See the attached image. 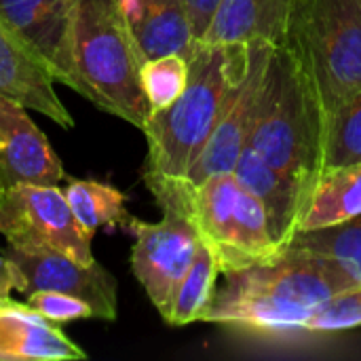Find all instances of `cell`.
<instances>
[{
	"instance_id": "cell-1",
	"label": "cell",
	"mask_w": 361,
	"mask_h": 361,
	"mask_svg": "<svg viewBox=\"0 0 361 361\" xmlns=\"http://www.w3.org/2000/svg\"><path fill=\"white\" fill-rule=\"evenodd\" d=\"M203 322L258 334L305 332L309 317L357 283L332 260L290 245L277 260L224 275Z\"/></svg>"
},
{
	"instance_id": "cell-2",
	"label": "cell",
	"mask_w": 361,
	"mask_h": 361,
	"mask_svg": "<svg viewBox=\"0 0 361 361\" xmlns=\"http://www.w3.org/2000/svg\"><path fill=\"white\" fill-rule=\"evenodd\" d=\"M184 93L144 127V182H182L222 121L250 66V44L197 42Z\"/></svg>"
},
{
	"instance_id": "cell-3",
	"label": "cell",
	"mask_w": 361,
	"mask_h": 361,
	"mask_svg": "<svg viewBox=\"0 0 361 361\" xmlns=\"http://www.w3.org/2000/svg\"><path fill=\"white\" fill-rule=\"evenodd\" d=\"M70 57L76 91L99 110L146 127L152 108L142 89L146 61L121 0H78Z\"/></svg>"
},
{
	"instance_id": "cell-4",
	"label": "cell",
	"mask_w": 361,
	"mask_h": 361,
	"mask_svg": "<svg viewBox=\"0 0 361 361\" xmlns=\"http://www.w3.org/2000/svg\"><path fill=\"white\" fill-rule=\"evenodd\" d=\"M247 146L296 180L311 197L322 178L324 121L296 59L283 44L271 51L260 110Z\"/></svg>"
},
{
	"instance_id": "cell-5",
	"label": "cell",
	"mask_w": 361,
	"mask_h": 361,
	"mask_svg": "<svg viewBox=\"0 0 361 361\" xmlns=\"http://www.w3.org/2000/svg\"><path fill=\"white\" fill-rule=\"evenodd\" d=\"M322 112V121L361 91V0H292L281 42Z\"/></svg>"
},
{
	"instance_id": "cell-6",
	"label": "cell",
	"mask_w": 361,
	"mask_h": 361,
	"mask_svg": "<svg viewBox=\"0 0 361 361\" xmlns=\"http://www.w3.org/2000/svg\"><path fill=\"white\" fill-rule=\"evenodd\" d=\"M176 184L203 245L216 256L220 275L273 262L288 250L275 241L264 205L235 173L212 176L192 188Z\"/></svg>"
},
{
	"instance_id": "cell-7",
	"label": "cell",
	"mask_w": 361,
	"mask_h": 361,
	"mask_svg": "<svg viewBox=\"0 0 361 361\" xmlns=\"http://www.w3.org/2000/svg\"><path fill=\"white\" fill-rule=\"evenodd\" d=\"M154 201L163 209L159 222L133 218L129 231L135 237L131 247V271L154 309L165 319L178 286L188 273L199 247L203 245L176 182H146Z\"/></svg>"
},
{
	"instance_id": "cell-8",
	"label": "cell",
	"mask_w": 361,
	"mask_h": 361,
	"mask_svg": "<svg viewBox=\"0 0 361 361\" xmlns=\"http://www.w3.org/2000/svg\"><path fill=\"white\" fill-rule=\"evenodd\" d=\"M0 235L25 252L57 250L82 264L95 262L93 237L80 228L57 184H15L2 190Z\"/></svg>"
},
{
	"instance_id": "cell-9",
	"label": "cell",
	"mask_w": 361,
	"mask_h": 361,
	"mask_svg": "<svg viewBox=\"0 0 361 361\" xmlns=\"http://www.w3.org/2000/svg\"><path fill=\"white\" fill-rule=\"evenodd\" d=\"M4 256L19 269L21 286L17 292H63L91 305L95 319L114 322L118 317V283L97 260L82 264L57 250L25 252L8 245Z\"/></svg>"
},
{
	"instance_id": "cell-10",
	"label": "cell",
	"mask_w": 361,
	"mask_h": 361,
	"mask_svg": "<svg viewBox=\"0 0 361 361\" xmlns=\"http://www.w3.org/2000/svg\"><path fill=\"white\" fill-rule=\"evenodd\" d=\"M275 44L271 42H252L250 44V66L243 82L239 85L235 97L231 99L228 110L222 121L209 135L201 154L192 163L190 171L182 180L186 186H199L212 176L233 173L239 157L247 148L254 123L260 110V97L267 76L269 57Z\"/></svg>"
},
{
	"instance_id": "cell-11",
	"label": "cell",
	"mask_w": 361,
	"mask_h": 361,
	"mask_svg": "<svg viewBox=\"0 0 361 361\" xmlns=\"http://www.w3.org/2000/svg\"><path fill=\"white\" fill-rule=\"evenodd\" d=\"M61 161L27 108L0 93V192L15 184H59Z\"/></svg>"
},
{
	"instance_id": "cell-12",
	"label": "cell",
	"mask_w": 361,
	"mask_h": 361,
	"mask_svg": "<svg viewBox=\"0 0 361 361\" xmlns=\"http://www.w3.org/2000/svg\"><path fill=\"white\" fill-rule=\"evenodd\" d=\"M78 0H0V17L34 49L51 78L76 91L70 57Z\"/></svg>"
},
{
	"instance_id": "cell-13",
	"label": "cell",
	"mask_w": 361,
	"mask_h": 361,
	"mask_svg": "<svg viewBox=\"0 0 361 361\" xmlns=\"http://www.w3.org/2000/svg\"><path fill=\"white\" fill-rule=\"evenodd\" d=\"M0 93L17 99L63 129L74 118L55 93V80L34 49L0 17Z\"/></svg>"
},
{
	"instance_id": "cell-14",
	"label": "cell",
	"mask_w": 361,
	"mask_h": 361,
	"mask_svg": "<svg viewBox=\"0 0 361 361\" xmlns=\"http://www.w3.org/2000/svg\"><path fill=\"white\" fill-rule=\"evenodd\" d=\"M87 353L68 338L59 324L36 313L27 302L0 298V361H78Z\"/></svg>"
},
{
	"instance_id": "cell-15",
	"label": "cell",
	"mask_w": 361,
	"mask_h": 361,
	"mask_svg": "<svg viewBox=\"0 0 361 361\" xmlns=\"http://www.w3.org/2000/svg\"><path fill=\"white\" fill-rule=\"evenodd\" d=\"M235 178L264 205L271 233L286 250L298 233L300 218L307 207V192L302 186L264 161L250 146L243 150L235 165Z\"/></svg>"
},
{
	"instance_id": "cell-16",
	"label": "cell",
	"mask_w": 361,
	"mask_h": 361,
	"mask_svg": "<svg viewBox=\"0 0 361 361\" xmlns=\"http://www.w3.org/2000/svg\"><path fill=\"white\" fill-rule=\"evenodd\" d=\"M292 0H220L201 42L252 44L286 40Z\"/></svg>"
},
{
	"instance_id": "cell-17",
	"label": "cell",
	"mask_w": 361,
	"mask_h": 361,
	"mask_svg": "<svg viewBox=\"0 0 361 361\" xmlns=\"http://www.w3.org/2000/svg\"><path fill=\"white\" fill-rule=\"evenodd\" d=\"M129 23L146 59L169 53L190 59L197 47L186 0H140Z\"/></svg>"
},
{
	"instance_id": "cell-18",
	"label": "cell",
	"mask_w": 361,
	"mask_h": 361,
	"mask_svg": "<svg viewBox=\"0 0 361 361\" xmlns=\"http://www.w3.org/2000/svg\"><path fill=\"white\" fill-rule=\"evenodd\" d=\"M361 214V163L326 171L305 207L300 231L334 226Z\"/></svg>"
},
{
	"instance_id": "cell-19",
	"label": "cell",
	"mask_w": 361,
	"mask_h": 361,
	"mask_svg": "<svg viewBox=\"0 0 361 361\" xmlns=\"http://www.w3.org/2000/svg\"><path fill=\"white\" fill-rule=\"evenodd\" d=\"M63 195L76 222L89 237L106 226L129 228L133 220V216H129L125 207V195L110 184L93 180H72L63 188Z\"/></svg>"
},
{
	"instance_id": "cell-20",
	"label": "cell",
	"mask_w": 361,
	"mask_h": 361,
	"mask_svg": "<svg viewBox=\"0 0 361 361\" xmlns=\"http://www.w3.org/2000/svg\"><path fill=\"white\" fill-rule=\"evenodd\" d=\"M220 275L216 256L207 245H201L188 273L184 275L178 292L173 296L171 309L165 317V324L173 328H182L195 322H203L214 296H216V279Z\"/></svg>"
},
{
	"instance_id": "cell-21",
	"label": "cell",
	"mask_w": 361,
	"mask_h": 361,
	"mask_svg": "<svg viewBox=\"0 0 361 361\" xmlns=\"http://www.w3.org/2000/svg\"><path fill=\"white\" fill-rule=\"evenodd\" d=\"M290 245L307 247L332 260L361 286V214L334 226L300 231L294 235Z\"/></svg>"
},
{
	"instance_id": "cell-22",
	"label": "cell",
	"mask_w": 361,
	"mask_h": 361,
	"mask_svg": "<svg viewBox=\"0 0 361 361\" xmlns=\"http://www.w3.org/2000/svg\"><path fill=\"white\" fill-rule=\"evenodd\" d=\"M361 163V91L349 97L324 123L322 176Z\"/></svg>"
},
{
	"instance_id": "cell-23",
	"label": "cell",
	"mask_w": 361,
	"mask_h": 361,
	"mask_svg": "<svg viewBox=\"0 0 361 361\" xmlns=\"http://www.w3.org/2000/svg\"><path fill=\"white\" fill-rule=\"evenodd\" d=\"M190 61L184 55L169 53L146 59L142 66V89L152 112L169 108L186 89Z\"/></svg>"
},
{
	"instance_id": "cell-24",
	"label": "cell",
	"mask_w": 361,
	"mask_h": 361,
	"mask_svg": "<svg viewBox=\"0 0 361 361\" xmlns=\"http://www.w3.org/2000/svg\"><path fill=\"white\" fill-rule=\"evenodd\" d=\"M361 328V286L326 300L307 322L305 332H343Z\"/></svg>"
},
{
	"instance_id": "cell-25",
	"label": "cell",
	"mask_w": 361,
	"mask_h": 361,
	"mask_svg": "<svg viewBox=\"0 0 361 361\" xmlns=\"http://www.w3.org/2000/svg\"><path fill=\"white\" fill-rule=\"evenodd\" d=\"M25 302L36 313L59 326L74 319H95L89 302L63 292H32L25 296Z\"/></svg>"
},
{
	"instance_id": "cell-26",
	"label": "cell",
	"mask_w": 361,
	"mask_h": 361,
	"mask_svg": "<svg viewBox=\"0 0 361 361\" xmlns=\"http://www.w3.org/2000/svg\"><path fill=\"white\" fill-rule=\"evenodd\" d=\"M220 0H186V8H188V17H190V25H192V34L195 40L201 42L209 30V23L218 11Z\"/></svg>"
},
{
	"instance_id": "cell-27",
	"label": "cell",
	"mask_w": 361,
	"mask_h": 361,
	"mask_svg": "<svg viewBox=\"0 0 361 361\" xmlns=\"http://www.w3.org/2000/svg\"><path fill=\"white\" fill-rule=\"evenodd\" d=\"M21 286V273L19 269L0 254V298H8L11 292H17Z\"/></svg>"
}]
</instances>
